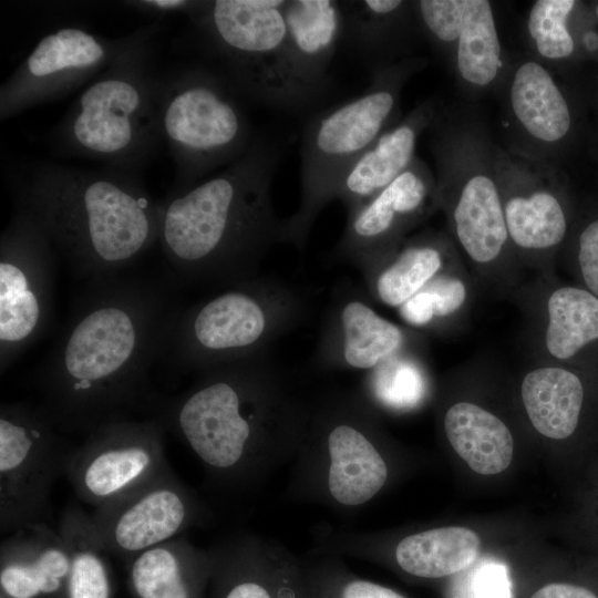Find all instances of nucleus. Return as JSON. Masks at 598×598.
<instances>
[{"instance_id":"nucleus-1","label":"nucleus","mask_w":598,"mask_h":598,"mask_svg":"<svg viewBox=\"0 0 598 598\" xmlns=\"http://www.w3.org/2000/svg\"><path fill=\"white\" fill-rule=\"evenodd\" d=\"M177 287L124 272L86 281L34 378L62 433H90L145 406L150 372L185 308Z\"/></svg>"},{"instance_id":"nucleus-2","label":"nucleus","mask_w":598,"mask_h":598,"mask_svg":"<svg viewBox=\"0 0 598 598\" xmlns=\"http://www.w3.org/2000/svg\"><path fill=\"white\" fill-rule=\"evenodd\" d=\"M280 146L256 135L219 173L159 200L158 244L181 286L223 289L258 276L282 219L271 200Z\"/></svg>"},{"instance_id":"nucleus-3","label":"nucleus","mask_w":598,"mask_h":598,"mask_svg":"<svg viewBox=\"0 0 598 598\" xmlns=\"http://www.w3.org/2000/svg\"><path fill=\"white\" fill-rule=\"evenodd\" d=\"M198 460L226 478H251L297 453L309 403L269 352L204 370L182 394L147 405Z\"/></svg>"},{"instance_id":"nucleus-4","label":"nucleus","mask_w":598,"mask_h":598,"mask_svg":"<svg viewBox=\"0 0 598 598\" xmlns=\"http://www.w3.org/2000/svg\"><path fill=\"white\" fill-rule=\"evenodd\" d=\"M14 208L41 227L76 277L124 272L159 236V202L138 175L32 162L10 173Z\"/></svg>"},{"instance_id":"nucleus-5","label":"nucleus","mask_w":598,"mask_h":598,"mask_svg":"<svg viewBox=\"0 0 598 598\" xmlns=\"http://www.w3.org/2000/svg\"><path fill=\"white\" fill-rule=\"evenodd\" d=\"M155 31V24L144 28L138 40L72 103L52 133L60 152L134 175L154 156L163 140L157 75L148 64Z\"/></svg>"},{"instance_id":"nucleus-6","label":"nucleus","mask_w":598,"mask_h":598,"mask_svg":"<svg viewBox=\"0 0 598 598\" xmlns=\"http://www.w3.org/2000/svg\"><path fill=\"white\" fill-rule=\"evenodd\" d=\"M426 64L423 56H409L370 69V83L363 92L309 118L300 143V204L295 214L282 219V243L293 245L299 251L305 249L336 182L400 120L402 91Z\"/></svg>"},{"instance_id":"nucleus-7","label":"nucleus","mask_w":598,"mask_h":598,"mask_svg":"<svg viewBox=\"0 0 598 598\" xmlns=\"http://www.w3.org/2000/svg\"><path fill=\"white\" fill-rule=\"evenodd\" d=\"M440 207L455 239L477 264L497 260L509 244L495 168L496 143L470 105L442 106L427 128Z\"/></svg>"},{"instance_id":"nucleus-8","label":"nucleus","mask_w":598,"mask_h":598,"mask_svg":"<svg viewBox=\"0 0 598 598\" xmlns=\"http://www.w3.org/2000/svg\"><path fill=\"white\" fill-rule=\"evenodd\" d=\"M305 312L297 290L257 276L185 307L162 361L176 373H199L269 352Z\"/></svg>"},{"instance_id":"nucleus-9","label":"nucleus","mask_w":598,"mask_h":598,"mask_svg":"<svg viewBox=\"0 0 598 598\" xmlns=\"http://www.w3.org/2000/svg\"><path fill=\"white\" fill-rule=\"evenodd\" d=\"M163 140L175 163L171 192L186 189L238 159L254 140L244 97L225 74L200 65L157 75Z\"/></svg>"},{"instance_id":"nucleus-10","label":"nucleus","mask_w":598,"mask_h":598,"mask_svg":"<svg viewBox=\"0 0 598 598\" xmlns=\"http://www.w3.org/2000/svg\"><path fill=\"white\" fill-rule=\"evenodd\" d=\"M282 4L283 0L195 1L186 14L244 97L302 112L317 101L293 73Z\"/></svg>"},{"instance_id":"nucleus-11","label":"nucleus","mask_w":598,"mask_h":598,"mask_svg":"<svg viewBox=\"0 0 598 598\" xmlns=\"http://www.w3.org/2000/svg\"><path fill=\"white\" fill-rule=\"evenodd\" d=\"M297 453L310 460L320 495L341 507H359L385 485L389 467L361 395H336L310 404Z\"/></svg>"},{"instance_id":"nucleus-12","label":"nucleus","mask_w":598,"mask_h":598,"mask_svg":"<svg viewBox=\"0 0 598 598\" xmlns=\"http://www.w3.org/2000/svg\"><path fill=\"white\" fill-rule=\"evenodd\" d=\"M55 255L34 219L14 208L0 238L1 373L45 333L51 322Z\"/></svg>"},{"instance_id":"nucleus-13","label":"nucleus","mask_w":598,"mask_h":598,"mask_svg":"<svg viewBox=\"0 0 598 598\" xmlns=\"http://www.w3.org/2000/svg\"><path fill=\"white\" fill-rule=\"evenodd\" d=\"M41 404L2 403L0 409L1 530L47 524L50 489L69 451Z\"/></svg>"},{"instance_id":"nucleus-14","label":"nucleus","mask_w":598,"mask_h":598,"mask_svg":"<svg viewBox=\"0 0 598 598\" xmlns=\"http://www.w3.org/2000/svg\"><path fill=\"white\" fill-rule=\"evenodd\" d=\"M164 429L155 416L124 417L87 433L64 465L79 497L99 509L163 475Z\"/></svg>"},{"instance_id":"nucleus-15","label":"nucleus","mask_w":598,"mask_h":598,"mask_svg":"<svg viewBox=\"0 0 598 598\" xmlns=\"http://www.w3.org/2000/svg\"><path fill=\"white\" fill-rule=\"evenodd\" d=\"M143 29L116 40L68 25L43 37L0 89V120L60 100L95 79L133 45Z\"/></svg>"},{"instance_id":"nucleus-16","label":"nucleus","mask_w":598,"mask_h":598,"mask_svg":"<svg viewBox=\"0 0 598 598\" xmlns=\"http://www.w3.org/2000/svg\"><path fill=\"white\" fill-rule=\"evenodd\" d=\"M412 9L419 33L447 59L468 97L498 87L508 59L491 1L417 0Z\"/></svg>"},{"instance_id":"nucleus-17","label":"nucleus","mask_w":598,"mask_h":598,"mask_svg":"<svg viewBox=\"0 0 598 598\" xmlns=\"http://www.w3.org/2000/svg\"><path fill=\"white\" fill-rule=\"evenodd\" d=\"M440 197L434 172L420 157L362 205L347 213L334 255L364 276L385 259L435 208Z\"/></svg>"},{"instance_id":"nucleus-18","label":"nucleus","mask_w":598,"mask_h":598,"mask_svg":"<svg viewBox=\"0 0 598 598\" xmlns=\"http://www.w3.org/2000/svg\"><path fill=\"white\" fill-rule=\"evenodd\" d=\"M504 147L528 158L555 164L568 142L574 117L551 66L533 54L508 59L498 85Z\"/></svg>"},{"instance_id":"nucleus-19","label":"nucleus","mask_w":598,"mask_h":598,"mask_svg":"<svg viewBox=\"0 0 598 598\" xmlns=\"http://www.w3.org/2000/svg\"><path fill=\"white\" fill-rule=\"evenodd\" d=\"M495 168L509 244L528 252L558 247L567 235L568 218L556 164L496 144Z\"/></svg>"},{"instance_id":"nucleus-20","label":"nucleus","mask_w":598,"mask_h":598,"mask_svg":"<svg viewBox=\"0 0 598 598\" xmlns=\"http://www.w3.org/2000/svg\"><path fill=\"white\" fill-rule=\"evenodd\" d=\"M193 517L190 496L163 474L99 508L92 520L105 549L137 555L173 539Z\"/></svg>"},{"instance_id":"nucleus-21","label":"nucleus","mask_w":598,"mask_h":598,"mask_svg":"<svg viewBox=\"0 0 598 598\" xmlns=\"http://www.w3.org/2000/svg\"><path fill=\"white\" fill-rule=\"evenodd\" d=\"M209 553L210 598H312L302 559L277 543L248 536Z\"/></svg>"},{"instance_id":"nucleus-22","label":"nucleus","mask_w":598,"mask_h":598,"mask_svg":"<svg viewBox=\"0 0 598 598\" xmlns=\"http://www.w3.org/2000/svg\"><path fill=\"white\" fill-rule=\"evenodd\" d=\"M408 337L358 291L340 289L322 324L316 362L330 370L370 371L405 350Z\"/></svg>"},{"instance_id":"nucleus-23","label":"nucleus","mask_w":598,"mask_h":598,"mask_svg":"<svg viewBox=\"0 0 598 598\" xmlns=\"http://www.w3.org/2000/svg\"><path fill=\"white\" fill-rule=\"evenodd\" d=\"M442 106L434 97L424 100L385 130L340 175L331 189L329 203L340 200L348 213L386 187L416 157L419 138Z\"/></svg>"},{"instance_id":"nucleus-24","label":"nucleus","mask_w":598,"mask_h":598,"mask_svg":"<svg viewBox=\"0 0 598 598\" xmlns=\"http://www.w3.org/2000/svg\"><path fill=\"white\" fill-rule=\"evenodd\" d=\"M287 48L299 83L319 101L331 86L329 69L342 41L340 1L283 0Z\"/></svg>"},{"instance_id":"nucleus-25","label":"nucleus","mask_w":598,"mask_h":598,"mask_svg":"<svg viewBox=\"0 0 598 598\" xmlns=\"http://www.w3.org/2000/svg\"><path fill=\"white\" fill-rule=\"evenodd\" d=\"M70 553L60 532L47 524L14 532L1 548L0 585L8 598H35L64 590Z\"/></svg>"},{"instance_id":"nucleus-26","label":"nucleus","mask_w":598,"mask_h":598,"mask_svg":"<svg viewBox=\"0 0 598 598\" xmlns=\"http://www.w3.org/2000/svg\"><path fill=\"white\" fill-rule=\"evenodd\" d=\"M342 41L370 69L412 56L413 38L419 33L412 1H340Z\"/></svg>"},{"instance_id":"nucleus-27","label":"nucleus","mask_w":598,"mask_h":598,"mask_svg":"<svg viewBox=\"0 0 598 598\" xmlns=\"http://www.w3.org/2000/svg\"><path fill=\"white\" fill-rule=\"evenodd\" d=\"M210 574V553L174 538L135 555L130 580L136 598H204Z\"/></svg>"},{"instance_id":"nucleus-28","label":"nucleus","mask_w":598,"mask_h":598,"mask_svg":"<svg viewBox=\"0 0 598 598\" xmlns=\"http://www.w3.org/2000/svg\"><path fill=\"white\" fill-rule=\"evenodd\" d=\"M446 241L434 234L404 239L385 259L364 275L372 297L399 308L444 268Z\"/></svg>"},{"instance_id":"nucleus-29","label":"nucleus","mask_w":598,"mask_h":598,"mask_svg":"<svg viewBox=\"0 0 598 598\" xmlns=\"http://www.w3.org/2000/svg\"><path fill=\"white\" fill-rule=\"evenodd\" d=\"M444 431L454 451L474 472L495 475L509 466L514 452L512 433L483 408L470 402L453 404L445 413Z\"/></svg>"},{"instance_id":"nucleus-30","label":"nucleus","mask_w":598,"mask_h":598,"mask_svg":"<svg viewBox=\"0 0 598 598\" xmlns=\"http://www.w3.org/2000/svg\"><path fill=\"white\" fill-rule=\"evenodd\" d=\"M522 400L538 433L565 440L577 429L585 389L580 378L558 367L538 368L522 382Z\"/></svg>"},{"instance_id":"nucleus-31","label":"nucleus","mask_w":598,"mask_h":598,"mask_svg":"<svg viewBox=\"0 0 598 598\" xmlns=\"http://www.w3.org/2000/svg\"><path fill=\"white\" fill-rule=\"evenodd\" d=\"M480 545V537L470 528H432L402 538L394 549V559L411 576L436 579L471 567L478 558Z\"/></svg>"},{"instance_id":"nucleus-32","label":"nucleus","mask_w":598,"mask_h":598,"mask_svg":"<svg viewBox=\"0 0 598 598\" xmlns=\"http://www.w3.org/2000/svg\"><path fill=\"white\" fill-rule=\"evenodd\" d=\"M547 312L545 344L555 359H573L598 341V297L587 289H555L548 298Z\"/></svg>"},{"instance_id":"nucleus-33","label":"nucleus","mask_w":598,"mask_h":598,"mask_svg":"<svg viewBox=\"0 0 598 598\" xmlns=\"http://www.w3.org/2000/svg\"><path fill=\"white\" fill-rule=\"evenodd\" d=\"M60 534L70 553V571L65 581L66 598H110V579L102 549H105L91 518L68 513Z\"/></svg>"},{"instance_id":"nucleus-34","label":"nucleus","mask_w":598,"mask_h":598,"mask_svg":"<svg viewBox=\"0 0 598 598\" xmlns=\"http://www.w3.org/2000/svg\"><path fill=\"white\" fill-rule=\"evenodd\" d=\"M429 392L421 361L405 350L368 371L362 399L386 411L403 413L420 406Z\"/></svg>"},{"instance_id":"nucleus-35","label":"nucleus","mask_w":598,"mask_h":598,"mask_svg":"<svg viewBox=\"0 0 598 598\" xmlns=\"http://www.w3.org/2000/svg\"><path fill=\"white\" fill-rule=\"evenodd\" d=\"M574 0H537L529 9L526 28L532 53L547 65L570 59L575 40L569 29Z\"/></svg>"},{"instance_id":"nucleus-36","label":"nucleus","mask_w":598,"mask_h":598,"mask_svg":"<svg viewBox=\"0 0 598 598\" xmlns=\"http://www.w3.org/2000/svg\"><path fill=\"white\" fill-rule=\"evenodd\" d=\"M312 598H406L350 571L331 554L302 559Z\"/></svg>"},{"instance_id":"nucleus-37","label":"nucleus","mask_w":598,"mask_h":598,"mask_svg":"<svg viewBox=\"0 0 598 598\" xmlns=\"http://www.w3.org/2000/svg\"><path fill=\"white\" fill-rule=\"evenodd\" d=\"M448 589V598H512L505 565L484 559L460 573Z\"/></svg>"},{"instance_id":"nucleus-38","label":"nucleus","mask_w":598,"mask_h":598,"mask_svg":"<svg viewBox=\"0 0 598 598\" xmlns=\"http://www.w3.org/2000/svg\"><path fill=\"white\" fill-rule=\"evenodd\" d=\"M421 291L432 309L433 321L455 313L466 299L463 281L443 272L436 275Z\"/></svg>"},{"instance_id":"nucleus-39","label":"nucleus","mask_w":598,"mask_h":598,"mask_svg":"<svg viewBox=\"0 0 598 598\" xmlns=\"http://www.w3.org/2000/svg\"><path fill=\"white\" fill-rule=\"evenodd\" d=\"M577 264L586 289L598 297V217L588 221L578 235Z\"/></svg>"},{"instance_id":"nucleus-40","label":"nucleus","mask_w":598,"mask_h":598,"mask_svg":"<svg viewBox=\"0 0 598 598\" xmlns=\"http://www.w3.org/2000/svg\"><path fill=\"white\" fill-rule=\"evenodd\" d=\"M530 598H598V594L584 585L553 582L538 589Z\"/></svg>"},{"instance_id":"nucleus-41","label":"nucleus","mask_w":598,"mask_h":598,"mask_svg":"<svg viewBox=\"0 0 598 598\" xmlns=\"http://www.w3.org/2000/svg\"><path fill=\"white\" fill-rule=\"evenodd\" d=\"M128 7H132L142 12L152 13L156 16H164L167 13L182 12L187 13L195 1L189 0H142V1H127Z\"/></svg>"}]
</instances>
